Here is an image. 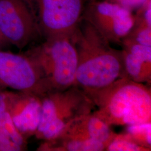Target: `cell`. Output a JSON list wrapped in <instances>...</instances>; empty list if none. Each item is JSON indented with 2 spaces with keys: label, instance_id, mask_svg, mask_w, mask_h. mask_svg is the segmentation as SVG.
I'll return each mask as SVG.
<instances>
[{
  "label": "cell",
  "instance_id": "6da1fadb",
  "mask_svg": "<svg viewBox=\"0 0 151 151\" xmlns=\"http://www.w3.org/2000/svg\"><path fill=\"white\" fill-rule=\"evenodd\" d=\"M70 39L77 55L74 86L87 93L126 77L122 49L113 48L90 23L81 18Z\"/></svg>",
  "mask_w": 151,
  "mask_h": 151
},
{
  "label": "cell",
  "instance_id": "7a4b0ae2",
  "mask_svg": "<svg viewBox=\"0 0 151 151\" xmlns=\"http://www.w3.org/2000/svg\"><path fill=\"white\" fill-rule=\"evenodd\" d=\"M127 77L86 93L95 106L93 114L109 127L151 122V87Z\"/></svg>",
  "mask_w": 151,
  "mask_h": 151
},
{
  "label": "cell",
  "instance_id": "3957f363",
  "mask_svg": "<svg viewBox=\"0 0 151 151\" xmlns=\"http://www.w3.org/2000/svg\"><path fill=\"white\" fill-rule=\"evenodd\" d=\"M41 103L40 119L34 135L44 141L54 138L72 121L95 109L86 93L74 85L65 91L49 92L41 97Z\"/></svg>",
  "mask_w": 151,
  "mask_h": 151
},
{
  "label": "cell",
  "instance_id": "277c9868",
  "mask_svg": "<svg viewBox=\"0 0 151 151\" xmlns=\"http://www.w3.org/2000/svg\"><path fill=\"white\" fill-rule=\"evenodd\" d=\"M26 53L40 67L50 91H65L74 85L77 55L70 37L46 39Z\"/></svg>",
  "mask_w": 151,
  "mask_h": 151
},
{
  "label": "cell",
  "instance_id": "5b68a950",
  "mask_svg": "<svg viewBox=\"0 0 151 151\" xmlns=\"http://www.w3.org/2000/svg\"><path fill=\"white\" fill-rule=\"evenodd\" d=\"M45 40L70 37L81 20L85 0H29Z\"/></svg>",
  "mask_w": 151,
  "mask_h": 151
},
{
  "label": "cell",
  "instance_id": "8992f818",
  "mask_svg": "<svg viewBox=\"0 0 151 151\" xmlns=\"http://www.w3.org/2000/svg\"><path fill=\"white\" fill-rule=\"evenodd\" d=\"M0 86L40 97L50 92L40 67L30 55L1 50Z\"/></svg>",
  "mask_w": 151,
  "mask_h": 151
},
{
  "label": "cell",
  "instance_id": "52a82bcc",
  "mask_svg": "<svg viewBox=\"0 0 151 151\" xmlns=\"http://www.w3.org/2000/svg\"><path fill=\"white\" fill-rule=\"evenodd\" d=\"M81 18L90 23L110 43L120 45L135 22L132 11L106 0H88Z\"/></svg>",
  "mask_w": 151,
  "mask_h": 151
},
{
  "label": "cell",
  "instance_id": "ba28073f",
  "mask_svg": "<svg viewBox=\"0 0 151 151\" xmlns=\"http://www.w3.org/2000/svg\"><path fill=\"white\" fill-rule=\"evenodd\" d=\"M0 32L6 43L20 49L40 35L29 0H0Z\"/></svg>",
  "mask_w": 151,
  "mask_h": 151
},
{
  "label": "cell",
  "instance_id": "9c48e42d",
  "mask_svg": "<svg viewBox=\"0 0 151 151\" xmlns=\"http://www.w3.org/2000/svg\"><path fill=\"white\" fill-rule=\"evenodd\" d=\"M41 109V97L18 92L9 112L16 129L27 139L37 130Z\"/></svg>",
  "mask_w": 151,
  "mask_h": 151
},
{
  "label": "cell",
  "instance_id": "30bf717a",
  "mask_svg": "<svg viewBox=\"0 0 151 151\" xmlns=\"http://www.w3.org/2000/svg\"><path fill=\"white\" fill-rule=\"evenodd\" d=\"M126 77L138 83L151 82V47L122 41Z\"/></svg>",
  "mask_w": 151,
  "mask_h": 151
},
{
  "label": "cell",
  "instance_id": "8fae6325",
  "mask_svg": "<svg viewBox=\"0 0 151 151\" xmlns=\"http://www.w3.org/2000/svg\"><path fill=\"white\" fill-rule=\"evenodd\" d=\"M59 134L85 140L97 141L105 145L106 148L116 134L110 127L92 113L83 115L74 120Z\"/></svg>",
  "mask_w": 151,
  "mask_h": 151
},
{
  "label": "cell",
  "instance_id": "7c38bea8",
  "mask_svg": "<svg viewBox=\"0 0 151 151\" xmlns=\"http://www.w3.org/2000/svg\"><path fill=\"white\" fill-rule=\"evenodd\" d=\"M106 146L102 143L92 140L82 139L70 135L59 134L55 138L44 141L38 151H102Z\"/></svg>",
  "mask_w": 151,
  "mask_h": 151
},
{
  "label": "cell",
  "instance_id": "4fadbf2b",
  "mask_svg": "<svg viewBox=\"0 0 151 151\" xmlns=\"http://www.w3.org/2000/svg\"><path fill=\"white\" fill-rule=\"evenodd\" d=\"M27 139L16 129L9 112L0 116V151L27 150Z\"/></svg>",
  "mask_w": 151,
  "mask_h": 151
},
{
  "label": "cell",
  "instance_id": "5bb4252c",
  "mask_svg": "<svg viewBox=\"0 0 151 151\" xmlns=\"http://www.w3.org/2000/svg\"><path fill=\"white\" fill-rule=\"evenodd\" d=\"M127 41L151 47V27L140 18L135 16V22L129 33L122 41Z\"/></svg>",
  "mask_w": 151,
  "mask_h": 151
},
{
  "label": "cell",
  "instance_id": "9a60e30c",
  "mask_svg": "<svg viewBox=\"0 0 151 151\" xmlns=\"http://www.w3.org/2000/svg\"><path fill=\"white\" fill-rule=\"evenodd\" d=\"M125 133L140 146L151 150V122L126 126Z\"/></svg>",
  "mask_w": 151,
  "mask_h": 151
},
{
  "label": "cell",
  "instance_id": "2e32d148",
  "mask_svg": "<svg viewBox=\"0 0 151 151\" xmlns=\"http://www.w3.org/2000/svg\"><path fill=\"white\" fill-rule=\"evenodd\" d=\"M105 151H151V150L140 146L125 133L116 134L108 145Z\"/></svg>",
  "mask_w": 151,
  "mask_h": 151
},
{
  "label": "cell",
  "instance_id": "e0dca14e",
  "mask_svg": "<svg viewBox=\"0 0 151 151\" xmlns=\"http://www.w3.org/2000/svg\"><path fill=\"white\" fill-rule=\"evenodd\" d=\"M0 86V116L9 112L18 93L7 91Z\"/></svg>",
  "mask_w": 151,
  "mask_h": 151
},
{
  "label": "cell",
  "instance_id": "ac0fdd59",
  "mask_svg": "<svg viewBox=\"0 0 151 151\" xmlns=\"http://www.w3.org/2000/svg\"><path fill=\"white\" fill-rule=\"evenodd\" d=\"M6 44H7L6 43L4 39L1 34V32H0V49L2 47L5 46Z\"/></svg>",
  "mask_w": 151,
  "mask_h": 151
},
{
  "label": "cell",
  "instance_id": "d6986e66",
  "mask_svg": "<svg viewBox=\"0 0 151 151\" xmlns=\"http://www.w3.org/2000/svg\"><path fill=\"white\" fill-rule=\"evenodd\" d=\"M85 2H86V1H87L88 0H85Z\"/></svg>",
  "mask_w": 151,
  "mask_h": 151
}]
</instances>
